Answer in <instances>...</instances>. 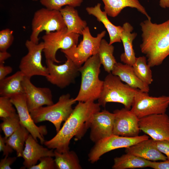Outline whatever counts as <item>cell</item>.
<instances>
[{"instance_id":"8d00e7d4","label":"cell","mask_w":169,"mask_h":169,"mask_svg":"<svg viewBox=\"0 0 169 169\" xmlns=\"http://www.w3.org/2000/svg\"><path fill=\"white\" fill-rule=\"evenodd\" d=\"M7 138L0 135V151L3 152L4 156H8L13 151V149L6 142Z\"/></svg>"},{"instance_id":"7a4b0ae2","label":"cell","mask_w":169,"mask_h":169,"mask_svg":"<svg viewBox=\"0 0 169 169\" xmlns=\"http://www.w3.org/2000/svg\"><path fill=\"white\" fill-rule=\"evenodd\" d=\"M147 19L140 23L142 42L140 48L151 68L161 64L169 56V20L161 23Z\"/></svg>"},{"instance_id":"7402d4cb","label":"cell","mask_w":169,"mask_h":169,"mask_svg":"<svg viewBox=\"0 0 169 169\" xmlns=\"http://www.w3.org/2000/svg\"><path fill=\"white\" fill-rule=\"evenodd\" d=\"M122 27L123 29L120 39L123 44L124 52L120 56V60L125 64L132 66L137 58L133 48V43L137 34L132 32L134 28L128 22L124 23Z\"/></svg>"},{"instance_id":"e575fe53","label":"cell","mask_w":169,"mask_h":169,"mask_svg":"<svg viewBox=\"0 0 169 169\" xmlns=\"http://www.w3.org/2000/svg\"><path fill=\"white\" fill-rule=\"evenodd\" d=\"M51 156L42 157L39 163L31 167L30 169H57L54 159Z\"/></svg>"},{"instance_id":"3957f363","label":"cell","mask_w":169,"mask_h":169,"mask_svg":"<svg viewBox=\"0 0 169 169\" xmlns=\"http://www.w3.org/2000/svg\"><path fill=\"white\" fill-rule=\"evenodd\" d=\"M101 64L98 55L96 54L79 68L81 82L79 92L74 98L75 101H95L99 98L104 85V81L99 77Z\"/></svg>"},{"instance_id":"83f0119b","label":"cell","mask_w":169,"mask_h":169,"mask_svg":"<svg viewBox=\"0 0 169 169\" xmlns=\"http://www.w3.org/2000/svg\"><path fill=\"white\" fill-rule=\"evenodd\" d=\"M114 50L112 44H110L104 39L101 40L97 54L105 70L108 73L111 72L117 62L113 55Z\"/></svg>"},{"instance_id":"74e56055","label":"cell","mask_w":169,"mask_h":169,"mask_svg":"<svg viewBox=\"0 0 169 169\" xmlns=\"http://www.w3.org/2000/svg\"><path fill=\"white\" fill-rule=\"evenodd\" d=\"M16 157H9L5 156L0 161V169H11L10 166L17 159Z\"/></svg>"},{"instance_id":"cb8c5ba5","label":"cell","mask_w":169,"mask_h":169,"mask_svg":"<svg viewBox=\"0 0 169 169\" xmlns=\"http://www.w3.org/2000/svg\"><path fill=\"white\" fill-rule=\"evenodd\" d=\"M59 11L66 26L67 33L82 35L83 30L87 27V23L81 18L75 8L67 5Z\"/></svg>"},{"instance_id":"2e32d148","label":"cell","mask_w":169,"mask_h":169,"mask_svg":"<svg viewBox=\"0 0 169 169\" xmlns=\"http://www.w3.org/2000/svg\"><path fill=\"white\" fill-rule=\"evenodd\" d=\"M22 85L27 106L30 112L44 105L53 104L51 90L47 87H38L33 84L30 78L25 77Z\"/></svg>"},{"instance_id":"d590c367","label":"cell","mask_w":169,"mask_h":169,"mask_svg":"<svg viewBox=\"0 0 169 169\" xmlns=\"http://www.w3.org/2000/svg\"><path fill=\"white\" fill-rule=\"evenodd\" d=\"M154 140L158 149L165 155L167 159L169 160V140Z\"/></svg>"},{"instance_id":"9c48e42d","label":"cell","mask_w":169,"mask_h":169,"mask_svg":"<svg viewBox=\"0 0 169 169\" xmlns=\"http://www.w3.org/2000/svg\"><path fill=\"white\" fill-rule=\"evenodd\" d=\"M79 36L80 34L74 33H68L67 28L45 33L42 38L44 44L43 52L46 59L55 63H61L56 58L57 51L77 45Z\"/></svg>"},{"instance_id":"ffe728a7","label":"cell","mask_w":169,"mask_h":169,"mask_svg":"<svg viewBox=\"0 0 169 169\" xmlns=\"http://www.w3.org/2000/svg\"><path fill=\"white\" fill-rule=\"evenodd\" d=\"M111 73L131 87L146 93L150 91L149 85L141 81L135 74L132 66L117 62Z\"/></svg>"},{"instance_id":"60d3db41","label":"cell","mask_w":169,"mask_h":169,"mask_svg":"<svg viewBox=\"0 0 169 169\" xmlns=\"http://www.w3.org/2000/svg\"><path fill=\"white\" fill-rule=\"evenodd\" d=\"M11 57V54L7 51H0V64L4 63V61Z\"/></svg>"},{"instance_id":"52a82bcc","label":"cell","mask_w":169,"mask_h":169,"mask_svg":"<svg viewBox=\"0 0 169 169\" xmlns=\"http://www.w3.org/2000/svg\"><path fill=\"white\" fill-rule=\"evenodd\" d=\"M31 26L30 40L36 44L39 43L38 36L43 31L48 33L66 28L60 11L46 8H41L35 12Z\"/></svg>"},{"instance_id":"603a6c76","label":"cell","mask_w":169,"mask_h":169,"mask_svg":"<svg viewBox=\"0 0 169 169\" xmlns=\"http://www.w3.org/2000/svg\"><path fill=\"white\" fill-rule=\"evenodd\" d=\"M104 7V11L107 15L112 17L117 16L122 10L126 7L136 9L138 11L145 15L149 20L151 19L145 8L139 0H101Z\"/></svg>"},{"instance_id":"b9f144b4","label":"cell","mask_w":169,"mask_h":169,"mask_svg":"<svg viewBox=\"0 0 169 169\" xmlns=\"http://www.w3.org/2000/svg\"><path fill=\"white\" fill-rule=\"evenodd\" d=\"M159 6L161 8H169V0H159Z\"/></svg>"},{"instance_id":"4fadbf2b","label":"cell","mask_w":169,"mask_h":169,"mask_svg":"<svg viewBox=\"0 0 169 169\" xmlns=\"http://www.w3.org/2000/svg\"><path fill=\"white\" fill-rule=\"evenodd\" d=\"M10 100L16 108L18 115L20 124L25 127L38 141V139L41 144L45 141L44 136L47 133L45 125L38 126L32 119L28 108L24 93L14 95L10 98Z\"/></svg>"},{"instance_id":"7bdbcfd3","label":"cell","mask_w":169,"mask_h":169,"mask_svg":"<svg viewBox=\"0 0 169 169\" xmlns=\"http://www.w3.org/2000/svg\"><path fill=\"white\" fill-rule=\"evenodd\" d=\"M32 1H38V0H32Z\"/></svg>"},{"instance_id":"9a60e30c","label":"cell","mask_w":169,"mask_h":169,"mask_svg":"<svg viewBox=\"0 0 169 169\" xmlns=\"http://www.w3.org/2000/svg\"><path fill=\"white\" fill-rule=\"evenodd\" d=\"M115 114L113 134L134 137L139 136L141 131L139 119L130 110L125 108L114 111Z\"/></svg>"},{"instance_id":"d4e9b609","label":"cell","mask_w":169,"mask_h":169,"mask_svg":"<svg viewBox=\"0 0 169 169\" xmlns=\"http://www.w3.org/2000/svg\"><path fill=\"white\" fill-rule=\"evenodd\" d=\"M25 76L20 70L0 81V95L10 98L24 93L22 82Z\"/></svg>"},{"instance_id":"d6a6232c","label":"cell","mask_w":169,"mask_h":169,"mask_svg":"<svg viewBox=\"0 0 169 169\" xmlns=\"http://www.w3.org/2000/svg\"><path fill=\"white\" fill-rule=\"evenodd\" d=\"M14 105L10 98L1 96L0 97V117L5 118L12 116L16 114Z\"/></svg>"},{"instance_id":"44dd1931","label":"cell","mask_w":169,"mask_h":169,"mask_svg":"<svg viewBox=\"0 0 169 169\" xmlns=\"http://www.w3.org/2000/svg\"><path fill=\"white\" fill-rule=\"evenodd\" d=\"M101 5L100 3H98L94 7H87L86 11L88 14L94 16L98 21L103 24L109 35L110 44L121 42L120 35L123 29L122 27L116 26L112 23L108 18L107 13L101 10Z\"/></svg>"},{"instance_id":"e0dca14e","label":"cell","mask_w":169,"mask_h":169,"mask_svg":"<svg viewBox=\"0 0 169 169\" xmlns=\"http://www.w3.org/2000/svg\"><path fill=\"white\" fill-rule=\"evenodd\" d=\"M115 114L105 110L94 114L90 120V138L95 143L113 134Z\"/></svg>"},{"instance_id":"8fae6325","label":"cell","mask_w":169,"mask_h":169,"mask_svg":"<svg viewBox=\"0 0 169 169\" xmlns=\"http://www.w3.org/2000/svg\"><path fill=\"white\" fill-rule=\"evenodd\" d=\"M28 52L21 59L19 68L25 77L31 78L34 75H39L45 77L49 74L47 67L42 64V53L44 49L43 42L38 44L30 40L25 43Z\"/></svg>"},{"instance_id":"f1b7e54d","label":"cell","mask_w":169,"mask_h":169,"mask_svg":"<svg viewBox=\"0 0 169 169\" xmlns=\"http://www.w3.org/2000/svg\"><path fill=\"white\" fill-rule=\"evenodd\" d=\"M30 133L20 125L18 128L6 139V142L16 152L17 157H22L24 146Z\"/></svg>"},{"instance_id":"6da1fadb","label":"cell","mask_w":169,"mask_h":169,"mask_svg":"<svg viewBox=\"0 0 169 169\" xmlns=\"http://www.w3.org/2000/svg\"><path fill=\"white\" fill-rule=\"evenodd\" d=\"M100 106L94 101L78 102L62 127L51 139L45 141L44 144L49 149L63 153L69 150L71 140L81 138L90 128L93 115L100 111Z\"/></svg>"},{"instance_id":"8992f818","label":"cell","mask_w":169,"mask_h":169,"mask_svg":"<svg viewBox=\"0 0 169 169\" xmlns=\"http://www.w3.org/2000/svg\"><path fill=\"white\" fill-rule=\"evenodd\" d=\"M106 32L103 31L95 37L93 36L87 26L82 31L83 39L78 45L66 49H61L65 57L71 59L79 67L81 66L90 57L97 54L101 40Z\"/></svg>"},{"instance_id":"f35d334b","label":"cell","mask_w":169,"mask_h":169,"mask_svg":"<svg viewBox=\"0 0 169 169\" xmlns=\"http://www.w3.org/2000/svg\"><path fill=\"white\" fill-rule=\"evenodd\" d=\"M149 167L154 169H169V160L161 162L150 161Z\"/></svg>"},{"instance_id":"4dcf8cb0","label":"cell","mask_w":169,"mask_h":169,"mask_svg":"<svg viewBox=\"0 0 169 169\" xmlns=\"http://www.w3.org/2000/svg\"><path fill=\"white\" fill-rule=\"evenodd\" d=\"M3 122L0 124V127L5 135L8 138L19 127L21 124L18 113L5 118H1Z\"/></svg>"},{"instance_id":"ab89813d","label":"cell","mask_w":169,"mask_h":169,"mask_svg":"<svg viewBox=\"0 0 169 169\" xmlns=\"http://www.w3.org/2000/svg\"><path fill=\"white\" fill-rule=\"evenodd\" d=\"M13 71L12 67L10 66H5L4 63L0 64V81L6 78Z\"/></svg>"},{"instance_id":"7c38bea8","label":"cell","mask_w":169,"mask_h":169,"mask_svg":"<svg viewBox=\"0 0 169 169\" xmlns=\"http://www.w3.org/2000/svg\"><path fill=\"white\" fill-rule=\"evenodd\" d=\"M67 60L63 64L57 65L49 59H46V63L49 71L46 77L51 84L63 89L75 82L79 72L80 67L75 64L70 59L66 57Z\"/></svg>"},{"instance_id":"5bb4252c","label":"cell","mask_w":169,"mask_h":169,"mask_svg":"<svg viewBox=\"0 0 169 169\" xmlns=\"http://www.w3.org/2000/svg\"><path fill=\"white\" fill-rule=\"evenodd\" d=\"M139 123L140 130L153 139L169 140V117L166 113L144 117Z\"/></svg>"},{"instance_id":"5b68a950","label":"cell","mask_w":169,"mask_h":169,"mask_svg":"<svg viewBox=\"0 0 169 169\" xmlns=\"http://www.w3.org/2000/svg\"><path fill=\"white\" fill-rule=\"evenodd\" d=\"M76 102L69 94H63L55 104L41 107L31 111L30 114L36 124L45 121L52 123L57 133L62 122L65 121L71 115L73 110V105Z\"/></svg>"},{"instance_id":"836d02e7","label":"cell","mask_w":169,"mask_h":169,"mask_svg":"<svg viewBox=\"0 0 169 169\" xmlns=\"http://www.w3.org/2000/svg\"><path fill=\"white\" fill-rule=\"evenodd\" d=\"M14 40L13 31L9 28L0 31V51H7L12 44Z\"/></svg>"},{"instance_id":"277c9868","label":"cell","mask_w":169,"mask_h":169,"mask_svg":"<svg viewBox=\"0 0 169 169\" xmlns=\"http://www.w3.org/2000/svg\"><path fill=\"white\" fill-rule=\"evenodd\" d=\"M138 89L124 84L118 76L111 73H109L104 80L103 88L98 100V103L103 107L108 103H120L123 105L124 108L130 110Z\"/></svg>"},{"instance_id":"4316f807","label":"cell","mask_w":169,"mask_h":169,"mask_svg":"<svg viewBox=\"0 0 169 169\" xmlns=\"http://www.w3.org/2000/svg\"><path fill=\"white\" fill-rule=\"evenodd\" d=\"M54 159L57 169H81L79 158L76 153L69 150L63 153L54 150Z\"/></svg>"},{"instance_id":"f546056e","label":"cell","mask_w":169,"mask_h":169,"mask_svg":"<svg viewBox=\"0 0 169 169\" xmlns=\"http://www.w3.org/2000/svg\"><path fill=\"white\" fill-rule=\"evenodd\" d=\"M132 67L135 74L141 81L149 85L152 83L153 81L152 72L146 56L136 58Z\"/></svg>"},{"instance_id":"30bf717a","label":"cell","mask_w":169,"mask_h":169,"mask_svg":"<svg viewBox=\"0 0 169 169\" xmlns=\"http://www.w3.org/2000/svg\"><path fill=\"white\" fill-rule=\"evenodd\" d=\"M148 139V136L146 135L127 137L113 134L95 143L88 155V160L91 163H95L106 153L116 149L129 147Z\"/></svg>"},{"instance_id":"ac0fdd59","label":"cell","mask_w":169,"mask_h":169,"mask_svg":"<svg viewBox=\"0 0 169 169\" xmlns=\"http://www.w3.org/2000/svg\"><path fill=\"white\" fill-rule=\"evenodd\" d=\"M45 156H54L53 149L44 147L38 143L29 134L25 141L22 157L23 158V169L30 168L36 164L42 157Z\"/></svg>"},{"instance_id":"484cf974","label":"cell","mask_w":169,"mask_h":169,"mask_svg":"<svg viewBox=\"0 0 169 169\" xmlns=\"http://www.w3.org/2000/svg\"><path fill=\"white\" fill-rule=\"evenodd\" d=\"M151 161L126 153L114 159L113 169H126L149 167Z\"/></svg>"},{"instance_id":"ba28073f","label":"cell","mask_w":169,"mask_h":169,"mask_svg":"<svg viewBox=\"0 0 169 169\" xmlns=\"http://www.w3.org/2000/svg\"><path fill=\"white\" fill-rule=\"evenodd\" d=\"M169 106V95L149 96L138 89L130 110L140 119L149 115L166 113Z\"/></svg>"},{"instance_id":"d6986e66","label":"cell","mask_w":169,"mask_h":169,"mask_svg":"<svg viewBox=\"0 0 169 169\" xmlns=\"http://www.w3.org/2000/svg\"><path fill=\"white\" fill-rule=\"evenodd\" d=\"M125 152L151 161L167 159V157L158 149L154 140L152 138L125 148Z\"/></svg>"},{"instance_id":"1f68e13d","label":"cell","mask_w":169,"mask_h":169,"mask_svg":"<svg viewBox=\"0 0 169 169\" xmlns=\"http://www.w3.org/2000/svg\"><path fill=\"white\" fill-rule=\"evenodd\" d=\"M83 0H40L41 4L45 8L51 10H59L64 6L74 7L80 6Z\"/></svg>"}]
</instances>
